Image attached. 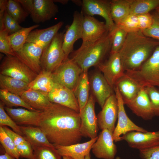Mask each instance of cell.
I'll use <instances>...</instances> for the list:
<instances>
[{"label":"cell","mask_w":159,"mask_h":159,"mask_svg":"<svg viewBox=\"0 0 159 159\" xmlns=\"http://www.w3.org/2000/svg\"><path fill=\"white\" fill-rule=\"evenodd\" d=\"M79 113L66 107L52 103L41 112L39 127L49 141L53 145L67 146L80 142Z\"/></svg>","instance_id":"cell-1"},{"label":"cell","mask_w":159,"mask_h":159,"mask_svg":"<svg viewBox=\"0 0 159 159\" xmlns=\"http://www.w3.org/2000/svg\"><path fill=\"white\" fill-rule=\"evenodd\" d=\"M159 45V41L146 37L140 30L128 33L119 52L125 72L138 69Z\"/></svg>","instance_id":"cell-2"},{"label":"cell","mask_w":159,"mask_h":159,"mask_svg":"<svg viewBox=\"0 0 159 159\" xmlns=\"http://www.w3.org/2000/svg\"><path fill=\"white\" fill-rule=\"evenodd\" d=\"M111 44L109 32L96 42L82 44L80 47L71 53L70 58L81 69L82 72L88 71L90 67H97L109 53Z\"/></svg>","instance_id":"cell-3"},{"label":"cell","mask_w":159,"mask_h":159,"mask_svg":"<svg viewBox=\"0 0 159 159\" xmlns=\"http://www.w3.org/2000/svg\"><path fill=\"white\" fill-rule=\"evenodd\" d=\"M125 73L142 88L148 86L159 87V45L138 69Z\"/></svg>","instance_id":"cell-4"},{"label":"cell","mask_w":159,"mask_h":159,"mask_svg":"<svg viewBox=\"0 0 159 159\" xmlns=\"http://www.w3.org/2000/svg\"><path fill=\"white\" fill-rule=\"evenodd\" d=\"M64 34L58 32L44 50L40 59L42 70L52 73L66 59L62 48Z\"/></svg>","instance_id":"cell-5"},{"label":"cell","mask_w":159,"mask_h":159,"mask_svg":"<svg viewBox=\"0 0 159 159\" xmlns=\"http://www.w3.org/2000/svg\"><path fill=\"white\" fill-rule=\"evenodd\" d=\"M35 23L44 22L54 16L58 12L53 0H16Z\"/></svg>","instance_id":"cell-6"},{"label":"cell","mask_w":159,"mask_h":159,"mask_svg":"<svg viewBox=\"0 0 159 159\" xmlns=\"http://www.w3.org/2000/svg\"><path fill=\"white\" fill-rule=\"evenodd\" d=\"M0 74L22 80L28 84L38 75L15 56L6 55L1 61Z\"/></svg>","instance_id":"cell-7"},{"label":"cell","mask_w":159,"mask_h":159,"mask_svg":"<svg viewBox=\"0 0 159 159\" xmlns=\"http://www.w3.org/2000/svg\"><path fill=\"white\" fill-rule=\"evenodd\" d=\"M82 71L71 59H65L52 73L55 83L65 86L73 91Z\"/></svg>","instance_id":"cell-8"},{"label":"cell","mask_w":159,"mask_h":159,"mask_svg":"<svg viewBox=\"0 0 159 159\" xmlns=\"http://www.w3.org/2000/svg\"><path fill=\"white\" fill-rule=\"evenodd\" d=\"M95 100L92 94L84 107L80 111L81 119L80 131L82 137L91 139L97 137L98 126L95 112Z\"/></svg>","instance_id":"cell-9"},{"label":"cell","mask_w":159,"mask_h":159,"mask_svg":"<svg viewBox=\"0 0 159 159\" xmlns=\"http://www.w3.org/2000/svg\"><path fill=\"white\" fill-rule=\"evenodd\" d=\"M114 90L118 105V121L113 133L114 141H120L122 135L132 131L145 132L148 131L133 123L126 114L124 107L125 105L118 87L114 86Z\"/></svg>","instance_id":"cell-10"},{"label":"cell","mask_w":159,"mask_h":159,"mask_svg":"<svg viewBox=\"0 0 159 159\" xmlns=\"http://www.w3.org/2000/svg\"><path fill=\"white\" fill-rule=\"evenodd\" d=\"M81 12L84 16H92L99 15L105 20L109 32L114 29L115 24L113 21L110 12V1L106 0H83Z\"/></svg>","instance_id":"cell-11"},{"label":"cell","mask_w":159,"mask_h":159,"mask_svg":"<svg viewBox=\"0 0 159 159\" xmlns=\"http://www.w3.org/2000/svg\"><path fill=\"white\" fill-rule=\"evenodd\" d=\"M125 140L131 148L139 150L159 146V131L143 132L132 131L122 136L120 141Z\"/></svg>","instance_id":"cell-12"},{"label":"cell","mask_w":159,"mask_h":159,"mask_svg":"<svg viewBox=\"0 0 159 159\" xmlns=\"http://www.w3.org/2000/svg\"><path fill=\"white\" fill-rule=\"evenodd\" d=\"M44 49L43 47L37 44L27 42L20 50L14 53L16 57L38 74L42 71L40 59Z\"/></svg>","instance_id":"cell-13"},{"label":"cell","mask_w":159,"mask_h":159,"mask_svg":"<svg viewBox=\"0 0 159 159\" xmlns=\"http://www.w3.org/2000/svg\"><path fill=\"white\" fill-rule=\"evenodd\" d=\"M97 67L113 88L117 81L125 74L119 52L110 54L108 59Z\"/></svg>","instance_id":"cell-14"},{"label":"cell","mask_w":159,"mask_h":159,"mask_svg":"<svg viewBox=\"0 0 159 159\" xmlns=\"http://www.w3.org/2000/svg\"><path fill=\"white\" fill-rule=\"evenodd\" d=\"M102 109L97 116L98 127L102 130L107 129L113 133L118 113V102L115 93L107 98Z\"/></svg>","instance_id":"cell-15"},{"label":"cell","mask_w":159,"mask_h":159,"mask_svg":"<svg viewBox=\"0 0 159 159\" xmlns=\"http://www.w3.org/2000/svg\"><path fill=\"white\" fill-rule=\"evenodd\" d=\"M114 141L112 132L107 129L102 130L92 146V153L98 158L114 159L117 148Z\"/></svg>","instance_id":"cell-16"},{"label":"cell","mask_w":159,"mask_h":159,"mask_svg":"<svg viewBox=\"0 0 159 159\" xmlns=\"http://www.w3.org/2000/svg\"><path fill=\"white\" fill-rule=\"evenodd\" d=\"M108 32L105 23L100 21L93 16L84 15L82 38V44L95 42Z\"/></svg>","instance_id":"cell-17"},{"label":"cell","mask_w":159,"mask_h":159,"mask_svg":"<svg viewBox=\"0 0 159 159\" xmlns=\"http://www.w3.org/2000/svg\"><path fill=\"white\" fill-rule=\"evenodd\" d=\"M47 96L51 102L66 107L80 112L78 102L73 92L67 87L55 83Z\"/></svg>","instance_id":"cell-18"},{"label":"cell","mask_w":159,"mask_h":159,"mask_svg":"<svg viewBox=\"0 0 159 159\" xmlns=\"http://www.w3.org/2000/svg\"><path fill=\"white\" fill-rule=\"evenodd\" d=\"M89 81L92 95L102 108L107 98L114 94V88L110 85L99 70L91 75Z\"/></svg>","instance_id":"cell-19"},{"label":"cell","mask_w":159,"mask_h":159,"mask_svg":"<svg viewBox=\"0 0 159 159\" xmlns=\"http://www.w3.org/2000/svg\"><path fill=\"white\" fill-rule=\"evenodd\" d=\"M83 17L84 15L81 12L75 11L72 22L64 34L62 48L66 58L73 51L74 43L82 38Z\"/></svg>","instance_id":"cell-20"},{"label":"cell","mask_w":159,"mask_h":159,"mask_svg":"<svg viewBox=\"0 0 159 159\" xmlns=\"http://www.w3.org/2000/svg\"><path fill=\"white\" fill-rule=\"evenodd\" d=\"M133 113L145 120H151L155 114L148 95L142 88L137 96L126 104Z\"/></svg>","instance_id":"cell-21"},{"label":"cell","mask_w":159,"mask_h":159,"mask_svg":"<svg viewBox=\"0 0 159 159\" xmlns=\"http://www.w3.org/2000/svg\"><path fill=\"white\" fill-rule=\"evenodd\" d=\"M91 139L82 143H77L67 146L54 145L58 153L62 156L69 157L72 159H85L90 153L92 146L97 138Z\"/></svg>","instance_id":"cell-22"},{"label":"cell","mask_w":159,"mask_h":159,"mask_svg":"<svg viewBox=\"0 0 159 159\" xmlns=\"http://www.w3.org/2000/svg\"><path fill=\"white\" fill-rule=\"evenodd\" d=\"M63 24V22L60 21L46 28L34 29L29 33L26 43H34L43 47L45 49L51 43Z\"/></svg>","instance_id":"cell-23"},{"label":"cell","mask_w":159,"mask_h":159,"mask_svg":"<svg viewBox=\"0 0 159 159\" xmlns=\"http://www.w3.org/2000/svg\"><path fill=\"white\" fill-rule=\"evenodd\" d=\"M7 113L18 125L38 126L41 111H32L22 108H13L5 106Z\"/></svg>","instance_id":"cell-24"},{"label":"cell","mask_w":159,"mask_h":159,"mask_svg":"<svg viewBox=\"0 0 159 159\" xmlns=\"http://www.w3.org/2000/svg\"><path fill=\"white\" fill-rule=\"evenodd\" d=\"M115 86L118 87L124 103L125 105L133 99L143 88L125 73L117 81Z\"/></svg>","instance_id":"cell-25"},{"label":"cell","mask_w":159,"mask_h":159,"mask_svg":"<svg viewBox=\"0 0 159 159\" xmlns=\"http://www.w3.org/2000/svg\"><path fill=\"white\" fill-rule=\"evenodd\" d=\"M23 137L28 142L32 148L40 146L54 147L48 140L45 134L38 126H20Z\"/></svg>","instance_id":"cell-26"},{"label":"cell","mask_w":159,"mask_h":159,"mask_svg":"<svg viewBox=\"0 0 159 159\" xmlns=\"http://www.w3.org/2000/svg\"><path fill=\"white\" fill-rule=\"evenodd\" d=\"M21 97L26 104L37 110H44L52 103L49 101L47 94L29 89L24 92Z\"/></svg>","instance_id":"cell-27"},{"label":"cell","mask_w":159,"mask_h":159,"mask_svg":"<svg viewBox=\"0 0 159 159\" xmlns=\"http://www.w3.org/2000/svg\"><path fill=\"white\" fill-rule=\"evenodd\" d=\"M87 72H83L81 73L73 91L77 100L80 110L85 106L90 96V87Z\"/></svg>","instance_id":"cell-28"},{"label":"cell","mask_w":159,"mask_h":159,"mask_svg":"<svg viewBox=\"0 0 159 159\" xmlns=\"http://www.w3.org/2000/svg\"><path fill=\"white\" fill-rule=\"evenodd\" d=\"M28 84L22 80L0 74V89L21 96L29 89Z\"/></svg>","instance_id":"cell-29"},{"label":"cell","mask_w":159,"mask_h":159,"mask_svg":"<svg viewBox=\"0 0 159 159\" xmlns=\"http://www.w3.org/2000/svg\"><path fill=\"white\" fill-rule=\"evenodd\" d=\"M54 83L52 73L42 70L29 84L28 87L29 89L39 91L48 94Z\"/></svg>","instance_id":"cell-30"},{"label":"cell","mask_w":159,"mask_h":159,"mask_svg":"<svg viewBox=\"0 0 159 159\" xmlns=\"http://www.w3.org/2000/svg\"><path fill=\"white\" fill-rule=\"evenodd\" d=\"M132 0L110 1V12L115 24L130 14V6Z\"/></svg>","instance_id":"cell-31"},{"label":"cell","mask_w":159,"mask_h":159,"mask_svg":"<svg viewBox=\"0 0 159 159\" xmlns=\"http://www.w3.org/2000/svg\"><path fill=\"white\" fill-rule=\"evenodd\" d=\"M39 26V25L36 24L28 27H23L8 36L9 40L14 52L19 51L23 47L30 32Z\"/></svg>","instance_id":"cell-32"},{"label":"cell","mask_w":159,"mask_h":159,"mask_svg":"<svg viewBox=\"0 0 159 159\" xmlns=\"http://www.w3.org/2000/svg\"><path fill=\"white\" fill-rule=\"evenodd\" d=\"M159 5V0H132L130 14L138 15L149 13Z\"/></svg>","instance_id":"cell-33"},{"label":"cell","mask_w":159,"mask_h":159,"mask_svg":"<svg viewBox=\"0 0 159 159\" xmlns=\"http://www.w3.org/2000/svg\"><path fill=\"white\" fill-rule=\"evenodd\" d=\"M0 99L5 106L12 108L20 106L32 111H37L26 104L21 96L4 90L0 89Z\"/></svg>","instance_id":"cell-34"},{"label":"cell","mask_w":159,"mask_h":159,"mask_svg":"<svg viewBox=\"0 0 159 159\" xmlns=\"http://www.w3.org/2000/svg\"><path fill=\"white\" fill-rule=\"evenodd\" d=\"M127 34L116 25L112 30L109 32L111 44L110 54L119 52L125 42Z\"/></svg>","instance_id":"cell-35"},{"label":"cell","mask_w":159,"mask_h":159,"mask_svg":"<svg viewBox=\"0 0 159 159\" xmlns=\"http://www.w3.org/2000/svg\"><path fill=\"white\" fill-rule=\"evenodd\" d=\"M16 0H8L6 11L19 24L24 22L29 14Z\"/></svg>","instance_id":"cell-36"},{"label":"cell","mask_w":159,"mask_h":159,"mask_svg":"<svg viewBox=\"0 0 159 159\" xmlns=\"http://www.w3.org/2000/svg\"><path fill=\"white\" fill-rule=\"evenodd\" d=\"M32 148L34 159H61L62 156L54 146L36 147Z\"/></svg>","instance_id":"cell-37"},{"label":"cell","mask_w":159,"mask_h":159,"mask_svg":"<svg viewBox=\"0 0 159 159\" xmlns=\"http://www.w3.org/2000/svg\"><path fill=\"white\" fill-rule=\"evenodd\" d=\"M0 142L6 153L15 158L19 159V155L16 146L12 139L0 126Z\"/></svg>","instance_id":"cell-38"},{"label":"cell","mask_w":159,"mask_h":159,"mask_svg":"<svg viewBox=\"0 0 159 159\" xmlns=\"http://www.w3.org/2000/svg\"><path fill=\"white\" fill-rule=\"evenodd\" d=\"M115 25L127 33L140 30L137 15L130 14Z\"/></svg>","instance_id":"cell-39"},{"label":"cell","mask_w":159,"mask_h":159,"mask_svg":"<svg viewBox=\"0 0 159 159\" xmlns=\"http://www.w3.org/2000/svg\"><path fill=\"white\" fill-rule=\"evenodd\" d=\"M4 104L0 101V126H8L13 131L20 135L23 136V134L19 127L12 119L6 112Z\"/></svg>","instance_id":"cell-40"},{"label":"cell","mask_w":159,"mask_h":159,"mask_svg":"<svg viewBox=\"0 0 159 159\" xmlns=\"http://www.w3.org/2000/svg\"><path fill=\"white\" fill-rule=\"evenodd\" d=\"M144 88L150 99L155 115L159 116V90L156 87L148 86Z\"/></svg>","instance_id":"cell-41"},{"label":"cell","mask_w":159,"mask_h":159,"mask_svg":"<svg viewBox=\"0 0 159 159\" xmlns=\"http://www.w3.org/2000/svg\"><path fill=\"white\" fill-rule=\"evenodd\" d=\"M9 34L5 29L0 31V52L7 56H15L8 38Z\"/></svg>","instance_id":"cell-42"},{"label":"cell","mask_w":159,"mask_h":159,"mask_svg":"<svg viewBox=\"0 0 159 159\" xmlns=\"http://www.w3.org/2000/svg\"><path fill=\"white\" fill-rule=\"evenodd\" d=\"M153 22L148 28L141 31L146 37L159 41V15H152Z\"/></svg>","instance_id":"cell-43"},{"label":"cell","mask_w":159,"mask_h":159,"mask_svg":"<svg viewBox=\"0 0 159 159\" xmlns=\"http://www.w3.org/2000/svg\"><path fill=\"white\" fill-rule=\"evenodd\" d=\"M3 23L5 29L8 31L9 34L11 33V34L23 27L8 14L6 10L4 14Z\"/></svg>","instance_id":"cell-44"},{"label":"cell","mask_w":159,"mask_h":159,"mask_svg":"<svg viewBox=\"0 0 159 159\" xmlns=\"http://www.w3.org/2000/svg\"><path fill=\"white\" fill-rule=\"evenodd\" d=\"M16 146L20 157L27 159H34L33 148L27 141Z\"/></svg>","instance_id":"cell-45"},{"label":"cell","mask_w":159,"mask_h":159,"mask_svg":"<svg viewBox=\"0 0 159 159\" xmlns=\"http://www.w3.org/2000/svg\"><path fill=\"white\" fill-rule=\"evenodd\" d=\"M142 159H159V146L139 150Z\"/></svg>","instance_id":"cell-46"},{"label":"cell","mask_w":159,"mask_h":159,"mask_svg":"<svg viewBox=\"0 0 159 159\" xmlns=\"http://www.w3.org/2000/svg\"><path fill=\"white\" fill-rule=\"evenodd\" d=\"M140 30L142 31L149 27L153 22L152 15L150 13L137 15Z\"/></svg>","instance_id":"cell-47"},{"label":"cell","mask_w":159,"mask_h":159,"mask_svg":"<svg viewBox=\"0 0 159 159\" xmlns=\"http://www.w3.org/2000/svg\"><path fill=\"white\" fill-rule=\"evenodd\" d=\"M2 127L5 132L12 139L16 146L27 141L23 136L12 131L6 126Z\"/></svg>","instance_id":"cell-48"},{"label":"cell","mask_w":159,"mask_h":159,"mask_svg":"<svg viewBox=\"0 0 159 159\" xmlns=\"http://www.w3.org/2000/svg\"><path fill=\"white\" fill-rule=\"evenodd\" d=\"M8 0H0V14H4L6 10Z\"/></svg>","instance_id":"cell-49"},{"label":"cell","mask_w":159,"mask_h":159,"mask_svg":"<svg viewBox=\"0 0 159 159\" xmlns=\"http://www.w3.org/2000/svg\"><path fill=\"white\" fill-rule=\"evenodd\" d=\"M0 159H16L8 153L5 152L0 155Z\"/></svg>","instance_id":"cell-50"},{"label":"cell","mask_w":159,"mask_h":159,"mask_svg":"<svg viewBox=\"0 0 159 159\" xmlns=\"http://www.w3.org/2000/svg\"><path fill=\"white\" fill-rule=\"evenodd\" d=\"M54 2H58L62 4H65L67 3L68 1L67 0H53Z\"/></svg>","instance_id":"cell-51"},{"label":"cell","mask_w":159,"mask_h":159,"mask_svg":"<svg viewBox=\"0 0 159 159\" xmlns=\"http://www.w3.org/2000/svg\"><path fill=\"white\" fill-rule=\"evenodd\" d=\"M85 159H91V155L90 153L85 156Z\"/></svg>","instance_id":"cell-52"},{"label":"cell","mask_w":159,"mask_h":159,"mask_svg":"<svg viewBox=\"0 0 159 159\" xmlns=\"http://www.w3.org/2000/svg\"><path fill=\"white\" fill-rule=\"evenodd\" d=\"M156 13L157 14L159 15V5L155 9Z\"/></svg>","instance_id":"cell-53"},{"label":"cell","mask_w":159,"mask_h":159,"mask_svg":"<svg viewBox=\"0 0 159 159\" xmlns=\"http://www.w3.org/2000/svg\"><path fill=\"white\" fill-rule=\"evenodd\" d=\"M62 158L63 159H72L71 158L68 156H64L62 157Z\"/></svg>","instance_id":"cell-54"},{"label":"cell","mask_w":159,"mask_h":159,"mask_svg":"<svg viewBox=\"0 0 159 159\" xmlns=\"http://www.w3.org/2000/svg\"><path fill=\"white\" fill-rule=\"evenodd\" d=\"M115 159H121L120 158V157H119V156H117Z\"/></svg>","instance_id":"cell-55"},{"label":"cell","mask_w":159,"mask_h":159,"mask_svg":"<svg viewBox=\"0 0 159 159\" xmlns=\"http://www.w3.org/2000/svg\"></svg>","instance_id":"cell-56"}]
</instances>
